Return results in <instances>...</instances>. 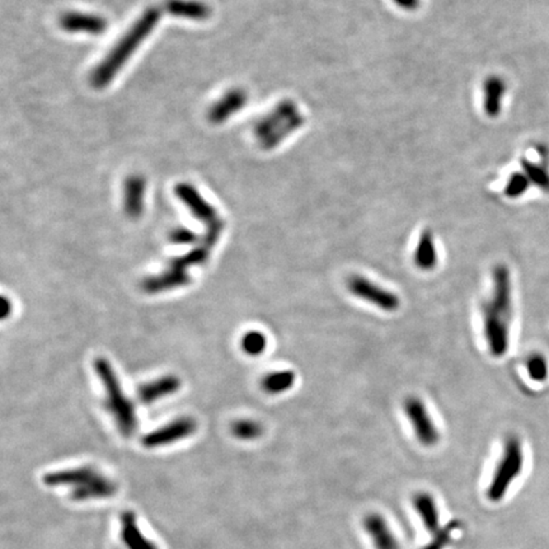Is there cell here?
Here are the masks:
<instances>
[{"label":"cell","mask_w":549,"mask_h":549,"mask_svg":"<svg viewBox=\"0 0 549 549\" xmlns=\"http://www.w3.org/2000/svg\"><path fill=\"white\" fill-rule=\"evenodd\" d=\"M176 191L182 201H185L190 210L192 211V214L197 219L206 223L208 234L205 238V245H208L209 247L214 246L220 235V231L223 229V222L217 217L215 210L212 209L205 200H203V197L199 195V192L196 191L195 188H192L188 185H180V186H177Z\"/></svg>","instance_id":"7"},{"label":"cell","mask_w":549,"mask_h":549,"mask_svg":"<svg viewBox=\"0 0 549 549\" xmlns=\"http://www.w3.org/2000/svg\"><path fill=\"white\" fill-rule=\"evenodd\" d=\"M362 525L376 549H401L396 535L380 513H369Z\"/></svg>","instance_id":"11"},{"label":"cell","mask_w":549,"mask_h":549,"mask_svg":"<svg viewBox=\"0 0 549 549\" xmlns=\"http://www.w3.org/2000/svg\"><path fill=\"white\" fill-rule=\"evenodd\" d=\"M101 476L92 467H79L72 470L50 472L44 476V484L49 487H82Z\"/></svg>","instance_id":"10"},{"label":"cell","mask_w":549,"mask_h":549,"mask_svg":"<svg viewBox=\"0 0 549 549\" xmlns=\"http://www.w3.org/2000/svg\"><path fill=\"white\" fill-rule=\"evenodd\" d=\"M438 252L435 247L434 237L430 231H425L419 237L417 246L413 253V262L421 271H431L438 265Z\"/></svg>","instance_id":"17"},{"label":"cell","mask_w":549,"mask_h":549,"mask_svg":"<svg viewBox=\"0 0 549 549\" xmlns=\"http://www.w3.org/2000/svg\"><path fill=\"white\" fill-rule=\"evenodd\" d=\"M94 366L101 382H103L106 387V393H107L106 405L109 412L114 415L121 434L125 436L134 435L137 431L135 410L134 405H131L130 401L125 397L114 369L111 368L109 362L106 359L95 360Z\"/></svg>","instance_id":"3"},{"label":"cell","mask_w":549,"mask_h":549,"mask_svg":"<svg viewBox=\"0 0 549 549\" xmlns=\"http://www.w3.org/2000/svg\"><path fill=\"white\" fill-rule=\"evenodd\" d=\"M144 181L140 178H131L126 183L125 190V210L132 217H137L143 210L144 203Z\"/></svg>","instance_id":"21"},{"label":"cell","mask_w":549,"mask_h":549,"mask_svg":"<svg viewBox=\"0 0 549 549\" xmlns=\"http://www.w3.org/2000/svg\"><path fill=\"white\" fill-rule=\"evenodd\" d=\"M246 103V94L242 91H231L217 105L210 109V120L212 123H222L231 114L238 111Z\"/></svg>","instance_id":"18"},{"label":"cell","mask_w":549,"mask_h":549,"mask_svg":"<svg viewBox=\"0 0 549 549\" xmlns=\"http://www.w3.org/2000/svg\"><path fill=\"white\" fill-rule=\"evenodd\" d=\"M231 433L239 440L252 441L260 438L263 433V428L257 421L239 419L233 424Z\"/></svg>","instance_id":"23"},{"label":"cell","mask_w":549,"mask_h":549,"mask_svg":"<svg viewBox=\"0 0 549 549\" xmlns=\"http://www.w3.org/2000/svg\"><path fill=\"white\" fill-rule=\"evenodd\" d=\"M209 247L205 246L195 248L194 251L187 253L186 256L176 258L171 263L166 274H162L157 277L148 279L144 284V289L148 293H158L164 290L174 289L177 286H185L187 284L188 277L187 270L190 266L201 265L209 258Z\"/></svg>","instance_id":"5"},{"label":"cell","mask_w":549,"mask_h":549,"mask_svg":"<svg viewBox=\"0 0 549 549\" xmlns=\"http://www.w3.org/2000/svg\"><path fill=\"white\" fill-rule=\"evenodd\" d=\"M458 527H459V523H456V521H453L449 525L441 527L438 533H435L431 542L421 549H444L445 547H448L453 541V533Z\"/></svg>","instance_id":"27"},{"label":"cell","mask_w":549,"mask_h":549,"mask_svg":"<svg viewBox=\"0 0 549 549\" xmlns=\"http://www.w3.org/2000/svg\"><path fill=\"white\" fill-rule=\"evenodd\" d=\"M511 318V274L505 265H497L493 270L491 299L484 307V339L493 357H502L509 351Z\"/></svg>","instance_id":"1"},{"label":"cell","mask_w":549,"mask_h":549,"mask_svg":"<svg viewBox=\"0 0 549 549\" xmlns=\"http://www.w3.org/2000/svg\"><path fill=\"white\" fill-rule=\"evenodd\" d=\"M61 27L68 32H84L91 35L103 33L107 22L97 15L68 13L61 18Z\"/></svg>","instance_id":"15"},{"label":"cell","mask_w":549,"mask_h":549,"mask_svg":"<svg viewBox=\"0 0 549 549\" xmlns=\"http://www.w3.org/2000/svg\"><path fill=\"white\" fill-rule=\"evenodd\" d=\"M527 370L530 379H533L534 382L543 383L548 379V362L543 355H532L527 360Z\"/></svg>","instance_id":"25"},{"label":"cell","mask_w":549,"mask_h":549,"mask_svg":"<svg viewBox=\"0 0 549 549\" xmlns=\"http://www.w3.org/2000/svg\"><path fill=\"white\" fill-rule=\"evenodd\" d=\"M166 7L171 15L191 20H205L210 15L209 7L199 0H168Z\"/></svg>","instance_id":"19"},{"label":"cell","mask_w":549,"mask_h":549,"mask_svg":"<svg viewBox=\"0 0 549 549\" xmlns=\"http://www.w3.org/2000/svg\"><path fill=\"white\" fill-rule=\"evenodd\" d=\"M171 240L176 245H190L196 240L195 233L187 231V229H178L172 234Z\"/></svg>","instance_id":"29"},{"label":"cell","mask_w":549,"mask_h":549,"mask_svg":"<svg viewBox=\"0 0 549 549\" xmlns=\"http://www.w3.org/2000/svg\"><path fill=\"white\" fill-rule=\"evenodd\" d=\"M523 168L529 181L534 183L535 186L542 188L543 191L549 192V174L544 168L527 160H523Z\"/></svg>","instance_id":"26"},{"label":"cell","mask_w":549,"mask_h":549,"mask_svg":"<svg viewBox=\"0 0 549 549\" xmlns=\"http://www.w3.org/2000/svg\"><path fill=\"white\" fill-rule=\"evenodd\" d=\"M524 467V451L521 441L516 436H510L505 442L502 458L493 473L491 484L487 490V497L492 502H499L505 497L510 486L520 476Z\"/></svg>","instance_id":"4"},{"label":"cell","mask_w":549,"mask_h":549,"mask_svg":"<svg viewBox=\"0 0 549 549\" xmlns=\"http://www.w3.org/2000/svg\"><path fill=\"white\" fill-rule=\"evenodd\" d=\"M180 385H181V382L177 376H163L154 382L141 385L139 388L137 396L143 403L149 405L153 402H157L160 398H164L172 393H176L177 390L180 389Z\"/></svg>","instance_id":"14"},{"label":"cell","mask_w":549,"mask_h":549,"mask_svg":"<svg viewBox=\"0 0 549 549\" xmlns=\"http://www.w3.org/2000/svg\"><path fill=\"white\" fill-rule=\"evenodd\" d=\"M413 507L416 510V513H419L421 521L424 523V525L426 527L431 534H435L440 530V521H439V509L436 506L434 497L426 493V492H421L413 496Z\"/></svg>","instance_id":"16"},{"label":"cell","mask_w":549,"mask_h":549,"mask_svg":"<svg viewBox=\"0 0 549 549\" xmlns=\"http://www.w3.org/2000/svg\"><path fill=\"white\" fill-rule=\"evenodd\" d=\"M297 382V376L291 370L274 371L262 379L261 387L268 394H280L293 388Z\"/></svg>","instance_id":"20"},{"label":"cell","mask_w":549,"mask_h":549,"mask_svg":"<svg viewBox=\"0 0 549 549\" xmlns=\"http://www.w3.org/2000/svg\"><path fill=\"white\" fill-rule=\"evenodd\" d=\"M242 350L249 356H258L262 354L268 346V339L260 331H249L247 332L240 341Z\"/></svg>","instance_id":"24"},{"label":"cell","mask_w":549,"mask_h":549,"mask_svg":"<svg viewBox=\"0 0 549 549\" xmlns=\"http://www.w3.org/2000/svg\"><path fill=\"white\" fill-rule=\"evenodd\" d=\"M403 411L411 422L413 433L419 444L425 447H434L440 439V434L425 403L419 398L408 397L403 403Z\"/></svg>","instance_id":"8"},{"label":"cell","mask_w":549,"mask_h":549,"mask_svg":"<svg viewBox=\"0 0 549 549\" xmlns=\"http://www.w3.org/2000/svg\"><path fill=\"white\" fill-rule=\"evenodd\" d=\"M116 492H117V484L109 477L101 474L100 477L95 478L86 486L72 488L70 497L72 501L83 502L89 500L109 499L115 496Z\"/></svg>","instance_id":"13"},{"label":"cell","mask_w":549,"mask_h":549,"mask_svg":"<svg viewBox=\"0 0 549 549\" xmlns=\"http://www.w3.org/2000/svg\"><path fill=\"white\" fill-rule=\"evenodd\" d=\"M121 524V539L127 549H160L155 543L148 539L137 525V513L134 511H123L120 516Z\"/></svg>","instance_id":"12"},{"label":"cell","mask_w":549,"mask_h":549,"mask_svg":"<svg viewBox=\"0 0 549 549\" xmlns=\"http://www.w3.org/2000/svg\"><path fill=\"white\" fill-rule=\"evenodd\" d=\"M160 10L157 8L148 9L144 15H141L135 26L116 45L115 49L103 60L101 65L95 69L92 77L95 87L102 88L109 84V80L115 77L117 70L125 64L126 59L129 58L140 45L141 40H144L145 37L149 35L150 29H154L160 20Z\"/></svg>","instance_id":"2"},{"label":"cell","mask_w":549,"mask_h":549,"mask_svg":"<svg viewBox=\"0 0 549 549\" xmlns=\"http://www.w3.org/2000/svg\"><path fill=\"white\" fill-rule=\"evenodd\" d=\"M347 288L354 297L362 299L366 303L373 304L384 311H396L401 305V299L397 294L384 289L379 284L369 280L360 274L351 276L347 281Z\"/></svg>","instance_id":"6"},{"label":"cell","mask_w":549,"mask_h":549,"mask_svg":"<svg viewBox=\"0 0 549 549\" xmlns=\"http://www.w3.org/2000/svg\"><path fill=\"white\" fill-rule=\"evenodd\" d=\"M398 4L403 6V7L412 8L417 4V0H396Z\"/></svg>","instance_id":"30"},{"label":"cell","mask_w":549,"mask_h":549,"mask_svg":"<svg viewBox=\"0 0 549 549\" xmlns=\"http://www.w3.org/2000/svg\"><path fill=\"white\" fill-rule=\"evenodd\" d=\"M529 185H530V181L527 180L525 174L515 173L510 178V181L507 182L505 190L506 196H509L511 199L519 197L527 191Z\"/></svg>","instance_id":"28"},{"label":"cell","mask_w":549,"mask_h":549,"mask_svg":"<svg viewBox=\"0 0 549 549\" xmlns=\"http://www.w3.org/2000/svg\"><path fill=\"white\" fill-rule=\"evenodd\" d=\"M486 93V111L490 116H497L501 109V100L505 93V84L500 78H491L486 82L484 86Z\"/></svg>","instance_id":"22"},{"label":"cell","mask_w":549,"mask_h":549,"mask_svg":"<svg viewBox=\"0 0 549 549\" xmlns=\"http://www.w3.org/2000/svg\"><path fill=\"white\" fill-rule=\"evenodd\" d=\"M195 431V419L182 417V419H176L173 422L168 424L164 427H160L150 434L145 435L144 438L141 439V444L148 449L166 447L169 444L186 439L190 435L194 434Z\"/></svg>","instance_id":"9"}]
</instances>
